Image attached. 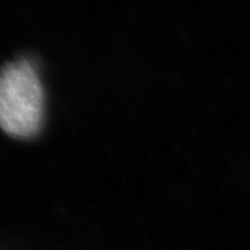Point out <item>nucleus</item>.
I'll use <instances>...</instances> for the list:
<instances>
[{"label":"nucleus","mask_w":250,"mask_h":250,"mask_svg":"<svg viewBox=\"0 0 250 250\" xmlns=\"http://www.w3.org/2000/svg\"><path fill=\"white\" fill-rule=\"evenodd\" d=\"M43 89L36 70L17 62L0 72V128L17 138L36 134L43 120Z\"/></svg>","instance_id":"1"}]
</instances>
